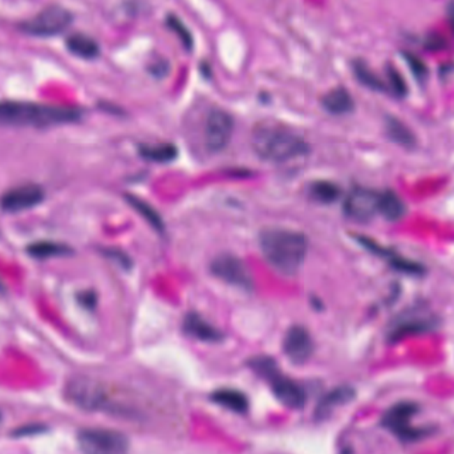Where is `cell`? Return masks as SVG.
I'll list each match as a JSON object with an SVG mask.
<instances>
[{
    "mask_svg": "<svg viewBox=\"0 0 454 454\" xmlns=\"http://www.w3.org/2000/svg\"><path fill=\"white\" fill-rule=\"evenodd\" d=\"M259 246L266 262L282 275H296L307 255L308 241L299 232L270 227L259 235Z\"/></svg>",
    "mask_w": 454,
    "mask_h": 454,
    "instance_id": "obj_1",
    "label": "cell"
},
{
    "mask_svg": "<svg viewBox=\"0 0 454 454\" xmlns=\"http://www.w3.org/2000/svg\"><path fill=\"white\" fill-rule=\"evenodd\" d=\"M83 112L72 107L39 104L31 101H0V125L47 128L77 123Z\"/></svg>",
    "mask_w": 454,
    "mask_h": 454,
    "instance_id": "obj_2",
    "label": "cell"
},
{
    "mask_svg": "<svg viewBox=\"0 0 454 454\" xmlns=\"http://www.w3.org/2000/svg\"><path fill=\"white\" fill-rule=\"evenodd\" d=\"M251 146L258 157L270 162H286L308 151V145L302 136L289 128L270 121L254 128Z\"/></svg>",
    "mask_w": 454,
    "mask_h": 454,
    "instance_id": "obj_3",
    "label": "cell"
},
{
    "mask_svg": "<svg viewBox=\"0 0 454 454\" xmlns=\"http://www.w3.org/2000/svg\"><path fill=\"white\" fill-rule=\"evenodd\" d=\"M67 399L76 407L89 412L126 414L129 407L110 386L86 376H77L66 386Z\"/></svg>",
    "mask_w": 454,
    "mask_h": 454,
    "instance_id": "obj_4",
    "label": "cell"
},
{
    "mask_svg": "<svg viewBox=\"0 0 454 454\" xmlns=\"http://www.w3.org/2000/svg\"><path fill=\"white\" fill-rule=\"evenodd\" d=\"M84 454H128L129 441L123 433L103 427H85L77 434Z\"/></svg>",
    "mask_w": 454,
    "mask_h": 454,
    "instance_id": "obj_5",
    "label": "cell"
},
{
    "mask_svg": "<svg viewBox=\"0 0 454 454\" xmlns=\"http://www.w3.org/2000/svg\"><path fill=\"white\" fill-rule=\"evenodd\" d=\"M73 22V16L61 6H48L39 14L20 24L22 32L31 36L48 38L64 32Z\"/></svg>",
    "mask_w": 454,
    "mask_h": 454,
    "instance_id": "obj_6",
    "label": "cell"
},
{
    "mask_svg": "<svg viewBox=\"0 0 454 454\" xmlns=\"http://www.w3.org/2000/svg\"><path fill=\"white\" fill-rule=\"evenodd\" d=\"M210 270L220 280L239 287V289H251L254 280L251 271L246 263L241 258L232 254H222L211 262Z\"/></svg>",
    "mask_w": 454,
    "mask_h": 454,
    "instance_id": "obj_7",
    "label": "cell"
},
{
    "mask_svg": "<svg viewBox=\"0 0 454 454\" xmlns=\"http://www.w3.org/2000/svg\"><path fill=\"white\" fill-rule=\"evenodd\" d=\"M234 120L230 113L223 109H213L206 119L205 139L211 151H223L233 136Z\"/></svg>",
    "mask_w": 454,
    "mask_h": 454,
    "instance_id": "obj_8",
    "label": "cell"
},
{
    "mask_svg": "<svg viewBox=\"0 0 454 454\" xmlns=\"http://www.w3.org/2000/svg\"><path fill=\"white\" fill-rule=\"evenodd\" d=\"M45 193L36 183H24L10 189L1 195L0 207L8 213H20L40 205Z\"/></svg>",
    "mask_w": 454,
    "mask_h": 454,
    "instance_id": "obj_9",
    "label": "cell"
},
{
    "mask_svg": "<svg viewBox=\"0 0 454 454\" xmlns=\"http://www.w3.org/2000/svg\"><path fill=\"white\" fill-rule=\"evenodd\" d=\"M417 412L412 402H399L392 407L383 417V425L398 434L402 440L412 441L423 436V430L409 425L411 418Z\"/></svg>",
    "mask_w": 454,
    "mask_h": 454,
    "instance_id": "obj_10",
    "label": "cell"
},
{
    "mask_svg": "<svg viewBox=\"0 0 454 454\" xmlns=\"http://www.w3.org/2000/svg\"><path fill=\"white\" fill-rule=\"evenodd\" d=\"M377 211H379V194L373 190L356 188L345 198V215L351 220L365 222L371 220Z\"/></svg>",
    "mask_w": 454,
    "mask_h": 454,
    "instance_id": "obj_11",
    "label": "cell"
},
{
    "mask_svg": "<svg viewBox=\"0 0 454 454\" xmlns=\"http://www.w3.org/2000/svg\"><path fill=\"white\" fill-rule=\"evenodd\" d=\"M283 351L294 364H304L314 354L310 332L301 326L291 327L283 339Z\"/></svg>",
    "mask_w": 454,
    "mask_h": 454,
    "instance_id": "obj_12",
    "label": "cell"
},
{
    "mask_svg": "<svg viewBox=\"0 0 454 454\" xmlns=\"http://www.w3.org/2000/svg\"><path fill=\"white\" fill-rule=\"evenodd\" d=\"M268 383L271 389L283 405L292 408V409H301L305 402V393L302 386L296 384L294 380L283 376L279 371L274 372L268 379Z\"/></svg>",
    "mask_w": 454,
    "mask_h": 454,
    "instance_id": "obj_13",
    "label": "cell"
},
{
    "mask_svg": "<svg viewBox=\"0 0 454 454\" xmlns=\"http://www.w3.org/2000/svg\"><path fill=\"white\" fill-rule=\"evenodd\" d=\"M437 324H439V321L434 317H405V319L399 320L388 332V340L391 343H399L407 338L423 335V333L436 330Z\"/></svg>",
    "mask_w": 454,
    "mask_h": 454,
    "instance_id": "obj_14",
    "label": "cell"
},
{
    "mask_svg": "<svg viewBox=\"0 0 454 454\" xmlns=\"http://www.w3.org/2000/svg\"><path fill=\"white\" fill-rule=\"evenodd\" d=\"M183 330L201 342L215 343L223 339V333L198 314H189L183 319Z\"/></svg>",
    "mask_w": 454,
    "mask_h": 454,
    "instance_id": "obj_15",
    "label": "cell"
},
{
    "mask_svg": "<svg viewBox=\"0 0 454 454\" xmlns=\"http://www.w3.org/2000/svg\"><path fill=\"white\" fill-rule=\"evenodd\" d=\"M355 398V391L351 386H339L331 391L323 399L319 401L317 407V418H324L335 408L342 407Z\"/></svg>",
    "mask_w": 454,
    "mask_h": 454,
    "instance_id": "obj_16",
    "label": "cell"
},
{
    "mask_svg": "<svg viewBox=\"0 0 454 454\" xmlns=\"http://www.w3.org/2000/svg\"><path fill=\"white\" fill-rule=\"evenodd\" d=\"M66 45L72 55L85 60L96 59L100 55V45L95 39L85 33H72L67 38Z\"/></svg>",
    "mask_w": 454,
    "mask_h": 454,
    "instance_id": "obj_17",
    "label": "cell"
},
{
    "mask_svg": "<svg viewBox=\"0 0 454 454\" xmlns=\"http://www.w3.org/2000/svg\"><path fill=\"white\" fill-rule=\"evenodd\" d=\"M323 107L332 114H347L355 108L354 98L345 88H335L321 100Z\"/></svg>",
    "mask_w": 454,
    "mask_h": 454,
    "instance_id": "obj_18",
    "label": "cell"
},
{
    "mask_svg": "<svg viewBox=\"0 0 454 454\" xmlns=\"http://www.w3.org/2000/svg\"><path fill=\"white\" fill-rule=\"evenodd\" d=\"M379 213L388 220H399L405 215L407 206L404 201L395 192L379 194Z\"/></svg>",
    "mask_w": 454,
    "mask_h": 454,
    "instance_id": "obj_19",
    "label": "cell"
},
{
    "mask_svg": "<svg viewBox=\"0 0 454 454\" xmlns=\"http://www.w3.org/2000/svg\"><path fill=\"white\" fill-rule=\"evenodd\" d=\"M213 401L230 411L236 413H246L248 409V400L245 393L236 389H218L213 393Z\"/></svg>",
    "mask_w": 454,
    "mask_h": 454,
    "instance_id": "obj_20",
    "label": "cell"
},
{
    "mask_svg": "<svg viewBox=\"0 0 454 454\" xmlns=\"http://www.w3.org/2000/svg\"><path fill=\"white\" fill-rule=\"evenodd\" d=\"M386 130L388 137L395 144L402 148L411 149L416 144V137L412 130L396 117H388L386 123Z\"/></svg>",
    "mask_w": 454,
    "mask_h": 454,
    "instance_id": "obj_21",
    "label": "cell"
},
{
    "mask_svg": "<svg viewBox=\"0 0 454 454\" xmlns=\"http://www.w3.org/2000/svg\"><path fill=\"white\" fill-rule=\"evenodd\" d=\"M139 154L153 162L166 164L173 161L177 157V148L169 142L156 144V145H142L139 148Z\"/></svg>",
    "mask_w": 454,
    "mask_h": 454,
    "instance_id": "obj_22",
    "label": "cell"
},
{
    "mask_svg": "<svg viewBox=\"0 0 454 454\" xmlns=\"http://www.w3.org/2000/svg\"><path fill=\"white\" fill-rule=\"evenodd\" d=\"M125 199L128 201V204H129L130 206L133 207V209L137 211L138 214H139L144 220H146V222L151 225L153 229H156V230H158V232L164 230V222H162V218L160 217L158 211H157L154 207L151 206V205H149L146 201L138 198V197L133 195V194H126Z\"/></svg>",
    "mask_w": 454,
    "mask_h": 454,
    "instance_id": "obj_23",
    "label": "cell"
},
{
    "mask_svg": "<svg viewBox=\"0 0 454 454\" xmlns=\"http://www.w3.org/2000/svg\"><path fill=\"white\" fill-rule=\"evenodd\" d=\"M28 254L36 259H47V258H55V257H63L68 255L72 250L66 245L50 242V241H40L29 245L27 248Z\"/></svg>",
    "mask_w": 454,
    "mask_h": 454,
    "instance_id": "obj_24",
    "label": "cell"
},
{
    "mask_svg": "<svg viewBox=\"0 0 454 454\" xmlns=\"http://www.w3.org/2000/svg\"><path fill=\"white\" fill-rule=\"evenodd\" d=\"M310 194L321 204H332L340 197V189L328 181H317L310 186Z\"/></svg>",
    "mask_w": 454,
    "mask_h": 454,
    "instance_id": "obj_25",
    "label": "cell"
},
{
    "mask_svg": "<svg viewBox=\"0 0 454 454\" xmlns=\"http://www.w3.org/2000/svg\"><path fill=\"white\" fill-rule=\"evenodd\" d=\"M354 72L355 76L360 83L373 91H386L384 83L372 72L371 69L367 67L365 63L363 61H355L354 64Z\"/></svg>",
    "mask_w": 454,
    "mask_h": 454,
    "instance_id": "obj_26",
    "label": "cell"
},
{
    "mask_svg": "<svg viewBox=\"0 0 454 454\" xmlns=\"http://www.w3.org/2000/svg\"><path fill=\"white\" fill-rule=\"evenodd\" d=\"M386 261L391 263V266L398 270L400 273L404 274H409V275H421L424 273V267L417 263V262L409 261L407 258H402L398 255L396 252H393Z\"/></svg>",
    "mask_w": 454,
    "mask_h": 454,
    "instance_id": "obj_27",
    "label": "cell"
},
{
    "mask_svg": "<svg viewBox=\"0 0 454 454\" xmlns=\"http://www.w3.org/2000/svg\"><path fill=\"white\" fill-rule=\"evenodd\" d=\"M166 24H167V27L170 28L179 36V39L182 43V45L186 50L190 51L193 48V35L190 33V31L188 29V27L181 22L179 17L174 16V15L167 16Z\"/></svg>",
    "mask_w": 454,
    "mask_h": 454,
    "instance_id": "obj_28",
    "label": "cell"
},
{
    "mask_svg": "<svg viewBox=\"0 0 454 454\" xmlns=\"http://www.w3.org/2000/svg\"><path fill=\"white\" fill-rule=\"evenodd\" d=\"M386 76H388L392 92L398 97L407 96L408 86H407V83H405V80L401 76L399 70L395 67H388L386 68Z\"/></svg>",
    "mask_w": 454,
    "mask_h": 454,
    "instance_id": "obj_29",
    "label": "cell"
},
{
    "mask_svg": "<svg viewBox=\"0 0 454 454\" xmlns=\"http://www.w3.org/2000/svg\"><path fill=\"white\" fill-rule=\"evenodd\" d=\"M405 59H407V63H408L409 68L412 70L413 75L418 80H423V79L427 77V66H425V63L418 56L412 55V54H405Z\"/></svg>",
    "mask_w": 454,
    "mask_h": 454,
    "instance_id": "obj_30",
    "label": "cell"
},
{
    "mask_svg": "<svg viewBox=\"0 0 454 454\" xmlns=\"http://www.w3.org/2000/svg\"><path fill=\"white\" fill-rule=\"evenodd\" d=\"M167 69H169V66L165 60H160V61H154L151 64V72L156 76H164L167 72Z\"/></svg>",
    "mask_w": 454,
    "mask_h": 454,
    "instance_id": "obj_31",
    "label": "cell"
},
{
    "mask_svg": "<svg viewBox=\"0 0 454 454\" xmlns=\"http://www.w3.org/2000/svg\"><path fill=\"white\" fill-rule=\"evenodd\" d=\"M108 255H109V258H113L114 261L119 262V263H121L123 266H126V264H129V258L125 255L124 252H121V251H108Z\"/></svg>",
    "mask_w": 454,
    "mask_h": 454,
    "instance_id": "obj_32",
    "label": "cell"
},
{
    "mask_svg": "<svg viewBox=\"0 0 454 454\" xmlns=\"http://www.w3.org/2000/svg\"><path fill=\"white\" fill-rule=\"evenodd\" d=\"M42 430V427H38V425H32V427H22V429H17L15 432L16 436H29L31 433H38Z\"/></svg>",
    "mask_w": 454,
    "mask_h": 454,
    "instance_id": "obj_33",
    "label": "cell"
},
{
    "mask_svg": "<svg viewBox=\"0 0 454 454\" xmlns=\"http://www.w3.org/2000/svg\"><path fill=\"white\" fill-rule=\"evenodd\" d=\"M80 302L86 307H92L96 303V296L92 292H84L83 295L80 296Z\"/></svg>",
    "mask_w": 454,
    "mask_h": 454,
    "instance_id": "obj_34",
    "label": "cell"
},
{
    "mask_svg": "<svg viewBox=\"0 0 454 454\" xmlns=\"http://www.w3.org/2000/svg\"><path fill=\"white\" fill-rule=\"evenodd\" d=\"M444 45V40L439 38L437 35L432 36L429 40H427V48L430 50H440L441 47Z\"/></svg>",
    "mask_w": 454,
    "mask_h": 454,
    "instance_id": "obj_35",
    "label": "cell"
},
{
    "mask_svg": "<svg viewBox=\"0 0 454 454\" xmlns=\"http://www.w3.org/2000/svg\"><path fill=\"white\" fill-rule=\"evenodd\" d=\"M0 423H1V412H0Z\"/></svg>",
    "mask_w": 454,
    "mask_h": 454,
    "instance_id": "obj_36",
    "label": "cell"
}]
</instances>
